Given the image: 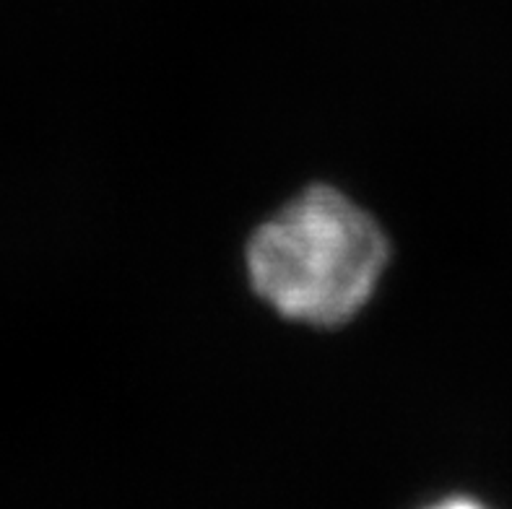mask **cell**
<instances>
[{
    "instance_id": "cell-1",
    "label": "cell",
    "mask_w": 512,
    "mask_h": 509,
    "mask_svg": "<svg viewBox=\"0 0 512 509\" xmlns=\"http://www.w3.org/2000/svg\"><path fill=\"white\" fill-rule=\"evenodd\" d=\"M388 260L377 221L328 185L297 195L247 247L255 294L279 315L318 328L349 323L370 302Z\"/></svg>"
}]
</instances>
